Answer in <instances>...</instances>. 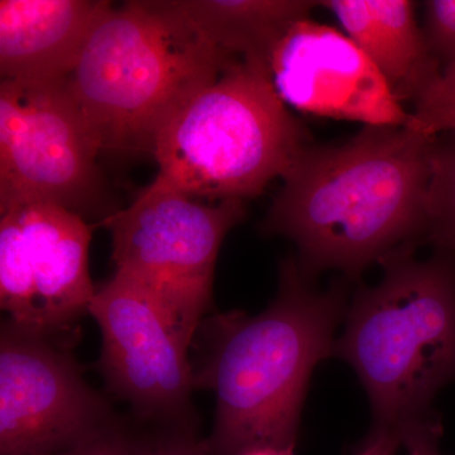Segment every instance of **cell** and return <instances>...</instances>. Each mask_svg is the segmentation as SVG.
<instances>
[{"mask_svg":"<svg viewBox=\"0 0 455 455\" xmlns=\"http://www.w3.org/2000/svg\"><path fill=\"white\" fill-rule=\"evenodd\" d=\"M346 35L379 68L403 103L418 100L440 76L424 29L410 0H324Z\"/></svg>","mask_w":455,"mask_h":455,"instance_id":"13","label":"cell"},{"mask_svg":"<svg viewBox=\"0 0 455 455\" xmlns=\"http://www.w3.org/2000/svg\"><path fill=\"white\" fill-rule=\"evenodd\" d=\"M73 358L8 323L0 341V455H41L108 425Z\"/></svg>","mask_w":455,"mask_h":455,"instance_id":"8","label":"cell"},{"mask_svg":"<svg viewBox=\"0 0 455 455\" xmlns=\"http://www.w3.org/2000/svg\"><path fill=\"white\" fill-rule=\"evenodd\" d=\"M295 448H259L245 451L242 455H293Z\"/></svg>","mask_w":455,"mask_h":455,"instance_id":"23","label":"cell"},{"mask_svg":"<svg viewBox=\"0 0 455 455\" xmlns=\"http://www.w3.org/2000/svg\"><path fill=\"white\" fill-rule=\"evenodd\" d=\"M381 266L382 280L350 301L333 355L357 373L373 427L403 430L435 415L436 395L455 381V260L407 251Z\"/></svg>","mask_w":455,"mask_h":455,"instance_id":"4","label":"cell"},{"mask_svg":"<svg viewBox=\"0 0 455 455\" xmlns=\"http://www.w3.org/2000/svg\"><path fill=\"white\" fill-rule=\"evenodd\" d=\"M440 455H443V454H440Z\"/></svg>","mask_w":455,"mask_h":455,"instance_id":"24","label":"cell"},{"mask_svg":"<svg viewBox=\"0 0 455 455\" xmlns=\"http://www.w3.org/2000/svg\"><path fill=\"white\" fill-rule=\"evenodd\" d=\"M436 137L366 127L340 145L307 146L284 173L263 230L298 247L310 276L358 277L414 251L427 235V188Z\"/></svg>","mask_w":455,"mask_h":455,"instance_id":"1","label":"cell"},{"mask_svg":"<svg viewBox=\"0 0 455 455\" xmlns=\"http://www.w3.org/2000/svg\"><path fill=\"white\" fill-rule=\"evenodd\" d=\"M443 435L442 419L433 415L423 420L406 425L401 430L403 447L407 455H440V439Z\"/></svg>","mask_w":455,"mask_h":455,"instance_id":"20","label":"cell"},{"mask_svg":"<svg viewBox=\"0 0 455 455\" xmlns=\"http://www.w3.org/2000/svg\"><path fill=\"white\" fill-rule=\"evenodd\" d=\"M139 445L124 431L108 424L68 447L41 455H136Z\"/></svg>","mask_w":455,"mask_h":455,"instance_id":"19","label":"cell"},{"mask_svg":"<svg viewBox=\"0 0 455 455\" xmlns=\"http://www.w3.org/2000/svg\"><path fill=\"white\" fill-rule=\"evenodd\" d=\"M406 127L429 137L455 131V64L445 66L415 101Z\"/></svg>","mask_w":455,"mask_h":455,"instance_id":"17","label":"cell"},{"mask_svg":"<svg viewBox=\"0 0 455 455\" xmlns=\"http://www.w3.org/2000/svg\"><path fill=\"white\" fill-rule=\"evenodd\" d=\"M424 33L431 52L445 64H455V0L424 2Z\"/></svg>","mask_w":455,"mask_h":455,"instance_id":"18","label":"cell"},{"mask_svg":"<svg viewBox=\"0 0 455 455\" xmlns=\"http://www.w3.org/2000/svg\"><path fill=\"white\" fill-rule=\"evenodd\" d=\"M235 59L172 0H134L108 12L66 85L101 151L154 155L164 125Z\"/></svg>","mask_w":455,"mask_h":455,"instance_id":"3","label":"cell"},{"mask_svg":"<svg viewBox=\"0 0 455 455\" xmlns=\"http://www.w3.org/2000/svg\"><path fill=\"white\" fill-rule=\"evenodd\" d=\"M244 217L242 200L206 204L151 182L108 218L114 274L151 298L190 347L211 307L221 243Z\"/></svg>","mask_w":455,"mask_h":455,"instance_id":"6","label":"cell"},{"mask_svg":"<svg viewBox=\"0 0 455 455\" xmlns=\"http://www.w3.org/2000/svg\"><path fill=\"white\" fill-rule=\"evenodd\" d=\"M205 40L228 55L267 68L272 51L296 22L311 18L309 0H172Z\"/></svg>","mask_w":455,"mask_h":455,"instance_id":"14","label":"cell"},{"mask_svg":"<svg viewBox=\"0 0 455 455\" xmlns=\"http://www.w3.org/2000/svg\"><path fill=\"white\" fill-rule=\"evenodd\" d=\"M436 137L427 188V242L439 252L455 253V131Z\"/></svg>","mask_w":455,"mask_h":455,"instance_id":"16","label":"cell"},{"mask_svg":"<svg viewBox=\"0 0 455 455\" xmlns=\"http://www.w3.org/2000/svg\"><path fill=\"white\" fill-rule=\"evenodd\" d=\"M400 447H403L401 430L373 427L355 455H396Z\"/></svg>","mask_w":455,"mask_h":455,"instance_id":"22","label":"cell"},{"mask_svg":"<svg viewBox=\"0 0 455 455\" xmlns=\"http://www.w3.org/2000/svg\"><path fill=\"white\" fill-rule=\"evenodd\" d=\"M35 283L38 334L49 337L88 311L97 290L89 275L92 227L53 204L16 209Z\"/></svg>","mask_w":455,"mask_h":455,"instance_id":"12","label":"cell"},{"mask_svg":"<svg viewBox=\"0 0 455 455\" xmlns=\"http://www.w3.org/2000/svg\"><path fill=\"white\" fill-rule=\"evenodd\" d=\"M269 80L287 107L366 127H406L410 113L379 68L346 33L299 20L267 61Z\"/></svg>","mask_w":455,"mask_h":455,"instance_id":"9","label":"cell"},{"mask_svg":"<svg viewBox=\"0 0 455 455\" xmlns=\"http://www.w3.org/2000/svg\"><path fill=\"white\" fill-rule=\"evenodd\" d=\"M136 455H214L206 442H197L188 436H172L140 443Z\"/></svg>","mask_w":455,"mask_h":455,"instance_id":"21","label":"cell"},{"mask_svg":"<svg viewBox=\"0 0 455 455\" xmlns=\"http://www.w3.org/2000/svg\"><path fill=\"white\" fill-rule=\"evenodd\" d=\"M347 309L344 284L319 291L289 259L281 263L276 299L263 313L233 311L204 323L206 353L194 379L217 398L205 440L212 454L295 448L311 374L333 355Z\"/></svg>","mask_w":455,"mask_h":455,"instance_id":"2","label":"cell"},{"mask_svg":"<svg viewBox=\"0 0 455 455\" xmlns=\"http://www.w3.org/2000/svg\"><path fill=\"white\" fill-rule=\"evenodd\" d=\"M307 146L266 65L235 57L161 131L152 184L200 200L243 202L283 178Z\"/></svg>","mask_w":455,"mask_h":455,"instance_id":"5","label":"cell"},{"mask_svg":"<svg viewBox=\"0 0 455 455\" xmlns=\"http://www.w3.org/2000/svg\"><path fill=\"white\" fill-rule=\"evenodd\" d=\"M112 7L106 0H2V80L31 85L68 82Z\"/></svg>","mask_w":455,"mask_h":455,"instance_id":"11","label":"cell"},{"mask_svg":"<svg viewBox=\"0 0 455 455\" xmlns=\"http://www.w3.org/2000/svg\"><path fill=\"white\" fill-rule=\"evenodd\" d=\"M0 304L11 317L12 325L40 335L35 283L16 212L0 214Z\"/></svg>","mask_w":455,"mask_h":455,"instance_id":"15","label":"cell"},{"mask_svg":"<svg viewBox=\"0 0 455 455\" xmlns=\"http://www.w3.org/2000/svg\"><path fill=\"white\" fill-rule=\"evenodd\" d=\"M94 132L66 83L0 84V214L53 204L83 215L100 188Z\"/></svg>","mask_w":455,"mask_h":455,"instance_id":"7","label":"cell"},{"mask_svg":"<svg viewBox=\"0 0 455 455\" xmlns=\"http://www.w3.org/2000/svg\"><path fill=\"white\" fill-rule=\"evenodd\" d=\"M89 313L101 331L100 366L110 387L146 416L184 411L196 388L188 347L152 299L114 274Z\"/></svg>","mask_w":455,"mask_h":455,"instance_id":"10","label":"cell"}]
</instances>
